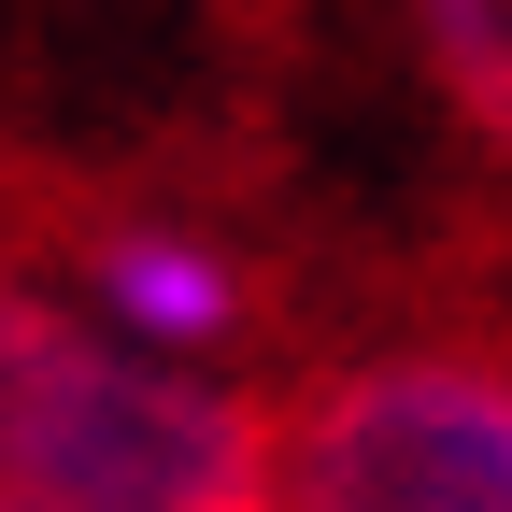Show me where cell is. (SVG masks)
I'll return each instance as SVG.
<instances>
[{"label":"cell","mask_w":512,"mask_h":512,"mask_svg":"<svg viewBox=\"0 0 512 512\" xmlns=\"http://www.w3.org/2000/svg\"><path fill=\"white\" fill-rule=\"evenodd\" d=\"M0 512H271V413L0 271Z\"/></svg>","instance_id":"1"},{"label":"cell","mask_w":512,"mask_h":512,"mask_svg":"<svg viewBox=\"0 0 512 512\" xmlns=\"http://www.w3.org/2000/svg\"><path fill=\"white\" fill-rule=\"evenodd\" d=\"M271 512H512V356L384 342L271 413Z\"/></svg>","instance_id":"2"},{"label":"cell","mask_w":512,"mask_h":512,"mask_svg":"<svg viewBox=\"0 0 512 512\" xmlns=\"http://www.w3.org/2000/svg\"><path fill=\"white\" fill-rule=\"evenodd\" d=\"M72 313H100L157 370H228L256 342V271H242V242L185 228V214H100L72 242Z\"/></svg>","instance_id":"3"},{"label":"cell","mask_w":512,"mask_h":512,"mask_svg":"<svg viewBox=\"0 0 512 512\" xmlns=\"http://www.w3.org/2000/svg\"><path fill=\"white\" fill-rule=\"evenodd\" d=\"M413 43H427L441 100L470 114V143L512 171V0H413Z\"/></svg>","instance_id":"4"}]
</instances>
